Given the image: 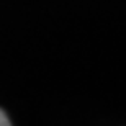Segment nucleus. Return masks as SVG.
Listing matches in <instances>:
<instances>
[{"label":"nucleus","instance_id":"f257e3e1","mask_svg":"<svg viewBox=\"0 0 126 126\" xmlns=\"http://www.w3.org/2000/svg\"><path fill=\"white\" fill-rule=\"evenodd\" d=\"M8 125H10V121H8V118H7V115L0 110V126H8Z\"/></svg>","mask_w":126,"mask_h":126}]
</instances>
